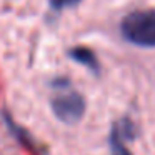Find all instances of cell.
Returning <instances> with one entry per match:
<instances>
[{"instance_id": "cell-1", "label": "cell", "mask_w": 155, "mask_h": 155, "mask_svg": "<svg viewBox=\"0 0 155 155\" xmlns=\"http://www.w3.org/2000/svg\"><path fill=\"white\" fill-rule=\"evenodd\" d=\"M122 37L132 45L143 48L155 47V10H135L120 24Z\"/></svg>"}, {"instance_id": "cell-2", "label": "cell", "mask_w": 155, "mask_h": 155, "mask_svg": "<svg viewBox=\"0 0 155 155\" xmlns=\"http://www.w3.org/2000/svg\"><path fill=\"white\" fill-rule=\"evenodd\" d=\"M50 107L54 115L64 124H75L85 114V98L77 90L70 88H60L55 97H52Z\"/></svg>"}, {"instance_id": "cell-3", "label": "cell", "mask_w": 155, "mask_h": 155, "mask_svg": "<svg viewBox=\"0 0 155 155\" xmlns=\"http://www.w3.org/2000/svg\"><path fill=\"white\" fill-rule=\"evenodd\" d=\"M68 57L74 62L84 65L85 68H88L94 74L100 72V64H98V58L95 55V52L88 47H72L68 50Z\"/></svg>"}, {"instance_id": "cell-4", "label": "cell", "mask_w": 155, "mask_h": 155, "mask_svg": "<svg viewBox=\"0 0 155 155\" xmlns=\"http://www.w3.org/2000/svg\"><path fill=\"white\" fill-rule=\"evenodd\" d=\"M4 118L5 122H7V127L10 128L12 135H14L15 138H17V142L22 145L24 148H27V150H30L32 153H37L38 148H37V143H35V140L32 138V135L28 134L27 130H25L24 127H20V125H17L14 120H12V117L8 114H4Z\"/></svg>"}, {"instance_id": "cell-5", "label": "cell", "mask_w": 155, "mask_h": 155, "mask_svg": "<svg viewBox=\"0 0 155 155\" xmlns=\"http://www.w3.org/2000/svg\"><path fill=\"white\" fill-rule=\"evenodd\" d=\"M125 138L120 135V132L117 130V127H112V132H110V138H108V143H110V152L112 155H132L128 147L125 145Z\"/></svg>"}, {"instance_id": "cell-6", "label": "cell", "mask_w": 155, "mask_h": 155, "mask_svg": "<svg viewBox=\"0 0 155 155\" xmlns=\"http://www.w3.org/2000/svg\"><path fill=\"white\" fill-rule=\"evenodd\" d=\"M80 2L82 0H50V5L55 10H64V8L75 7V5H78Z\"/></svg>"}]
</instances>
